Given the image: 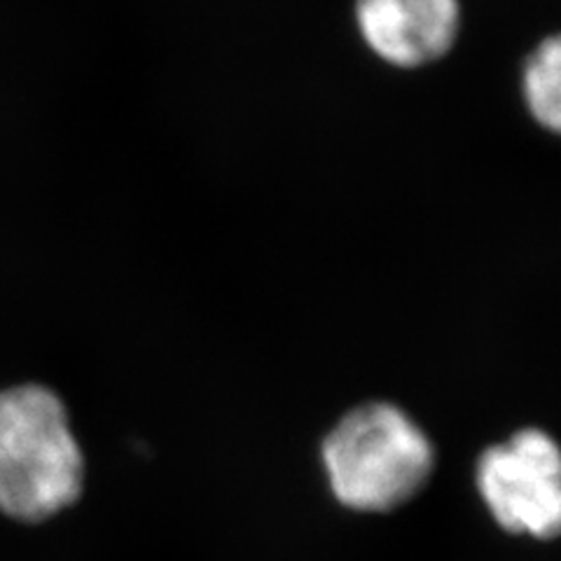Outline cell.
<instances>
[{
	"label": "cell",
	"mask_w": 561,
	"mask_h": 561,
	"mask_svg": "<svg viewBox=\"0 0 561 561\" xmlns=\"http://www.w3.org/2000/svg\"><path fill=\"white\" fill-rule=\"evenodd\" d=\"M84 489V456L61 398L41 383L0 391V511L45 522Z\"/></svg>",
	"instance_id": "obj_1"
},
{
	"label": "cell",
	"mask_w": 561,
	"mask_h": 561,
	"mask_svg": "<svg viewBox=\"0 0 561 561\" xmlns=\"http://www.w3.org/2000/svg\"><path fill=\"white\" fill-rule=\"evenodd\" d=\"M328 486L356 513H391L433 476L435 449L416 421L393 402H365L346 412L321 447Z\"/></svg>",
	"instance_id": "obj_2"
},
{
	"label": "cell",
	"mask_w": 561,
	"mask_h": 561,
	"mask_svg": "<svg viewBox=\"0 0 561 561\" xmlns=\"http://www.w3.org/2000/svg\"><path fill=\"white\" fill-rule=\"evenodd\" d=\"M476 484L489 515L503 531L550 540L561 526V456L540 428H522L486 447Z\"/></svg>",
	"instance_id": "obj_3"
},
{
	"label": "cell",
	"mask_w": 561,
	"mask_h": 561,
	"mask_svg": "<svg viewBox=\"0 0 561 561\" xmlns=\"http://www.w3.org/2000/svg\"><path fill=\"white\" fill-rule=\"evenodd\" d=\"M356 24L379 59L421 68L447 57L461 31L459 0H356Z\"/></svg>",
	"instance_id": "obj_4"
},
{
	"label": "cell",
	"mask_w": 561,
	"mask_h": 561,
	"mask_svg": "<svg viewBox=\"0 0 561 561\" xmlns=\"http://www.w3.org/2000/svg\"><path fill=\"white\" fill-rule=\"evenodd\" d=\"M559 35L540 41L538 47L524 61L522 87L524 101L531 117L540 127L559 134L561 127V103H559Z\"/></svg>",
	"instance_id": "obj_5"
}]
</instances>
